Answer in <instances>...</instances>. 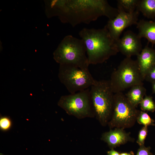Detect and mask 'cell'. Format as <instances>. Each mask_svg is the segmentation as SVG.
<instances>
[{"instance_id": "6da1fadb", "label": "cell", "mask_w": 155, "mask_h": 155, "mask_svg": "<svg viewBox=\"0 0 155 155\" xmlns=\"http://www.w3.org/2000/svg\"><path fill=\"white\" fill-rule=\"evenodd\" d=\"M45 9L48 17L57 16L62 22L73 27L81 23L89 24L102 16L112 20L119 13L105 0L47 1Z\"/></svg>"}, {"instance_id": "7a4b0ae2", "label": "cell", "mask_w": 155, "mask_h": 155, "mask_svg": "<svg viewBox=\"0 0 155 155\" xmlns=\"http://www.w3.org/2000/svg\"><path fill=\"white\" fill-rule=\"evenodd\" d=\"M79 34L85 44L89 65L102 63L118 52L106 26L98 29L84 28Z\"/></svg>"}, {"instance_id": "3957f363", "label": "cell", "mask_w": 155, "mask_h": 155, "mask_svg": "<svg viewBox=\"0 0 155 155\" xmlns=\"http://www.w3.org/2000/svg\"><path fill=\"white\" fill-rule=\"evenodd\" d=\"M83 40L71 35L66 36L53 53V59L60 65H71L88 69L89 64Z\"/></svg>"}, {"instance_id": "277c9868", "label": "cell", "mask_w": 155, "mask_h": 155, "mask_svg": "<svg viewBox=\"0 0 155 155\" xmlns=\"http://www.w3.org/2000/svg\"><path fill=\"white\" fill-rule=\"evenodd\" d=\"M90 89L95 115L100 124L106 126L111 117L114 101L109 81L96 80Z\"/></svg>"}, {"instance_id": "5b68a950", "label": "cell", "mask_w": 155, "mask_h": 155, "mask_svg": "<svg viewBox=\"0 0 155 155\" xmlns=\"http://www.w3.org/2000/svg\"><path fill=\"white\" fill-rule=\"evenodd\" d=\"M109 81L115 94L136 85H143L144 80L136 60L126 57L112 72Z\"/></svg>"}, {"instance_id": "8992f818", "label": "cell", "mask_w": 155, "mask_h": 155, "mask_svg": "<svg viewBox=\"0 0 155 155\" xmlns=\"http://www.w3.org/2000/svg\"><path fill=\"white\" fill-rule=\"evenodd\" d=\"M121 92L115 93L112 113L108 124L111 129L130 128L135 125L140 112Z\"/></svg>"}, {"instance_id": "52a82bcc", "label": "cell", "mask_w": 155, "mask_h": 155, "mask_svg": "<svg viewBox=\"0 0 155 155\" xmlns=\"http://www.w3.org/2000/svg\"><path fill=\"white\" fill-rule=\"evenodd\" d=\"M58 76L71 94L89 88L96 80L89 69H82L71 65H60Z\"/></svg>"}, {"instance_id": "ba28073f", "label": "cell", "mask_w": 155, "mask_h": 155, "mask_svg": "<svg viewBox=\"0 0 155 155\" xmlns=\"http://www.w3.org/2000/svg\"><path fill=\"white\" fill-rule=\"evenodd\" d=\"M89 88L61 96L58 105L69 115L78 119L95 115Z\"/></svg>"}, {"instance_id": "9c48e42d", "label": "cell", "mask_w": 155, "mask_h": 155, "mask_svg": "<svg viewBox=\"0 0 155 155\" xmlns=\"http://www.w3.org/2000/svg\"><path fill=\"white\" fill-rule=\"evenodd\" d=\"M118 10L119 13L117 16L113 19L109 20L105 26L111 36L116 42L120 38L121 34L125 28L137 24L140 13L137 9L132 13Z\"/></svg>"}, {"instance_id": "30bf717a", "label": "cell", "mask_w": 155, "mask_h": 155, "mask_svg": "<svg viewBox=\"0 0 155 155\" xmlns=\"http://www.w3.org/2000/svg\"><path fill=\"white\" fill-rule=\"evenodd\" d=\"M141 38L131 30L125 32L123 37L116 42L118 52L126 57L138 55L142 49Z\"/></svg>"}, {"instance_id": "8fae6325", "label": "cell", "mask_w": 155, "mask_h": 155, "mask_svg": "<svg viewBox=\"0 0 155 155\" xmlns=\"http://www.w3.org/2000/svg\"><path fill=\"white\" fill-rule=\"evenodd\" d=\"M124 129L115 128L103 133L101 139L106 142L111 149L134 140Z\"/></svg>"}, {"instance_id": "7c38bea8", "label": "cell", "mask_w": 155, "mask_h": 155, "mask_svg": "<svg viewBox=\"0 0 155 155\" xmlns=\"http://www.w3.org/2000/svg\"><path fill=\"white\" fill-rule=\"evenodd\" d=\"M148 44L137 56L136 60L144 80L148 71L155 64V49L149 46Z\"/></svg>"}, {"instance_id": "4fadbf2b", "label": "cell", "mask_w": 155, "mask_h": 155, "mask_svg": "<svg viewBox=\"0 0 155 155\" xmlns=\"http://www.w3.org/2000/svg\"><path fill=\"white\" fill-rule=\"evenodd\" d=\"M137 27L139 32L137 34L141 38H144L153 46L155 44V21L141 20L138 22Z\"/></svg>"}, {"instance_id": "5bb4252c", "label": "cell", "mask_w": 155, "mask_h": 155, "mask_svg": "<svg viewBox=\"0 0 155 155\" xmlns=\"http://www.w3.org/2000/svg\"><path fill=\"white\" fill-rule=\"evenodd\" d=\"M146 89L142 85H137L131 88L125 95L129 102L137 107L146 95Z\"/></svg>"}, {"instance_id": "9a60e30c", "label": "cell", "mask_w": 155, "mask_h": 155, "mask_svg": "<svg viewBox=\"0 0 155 155\" xmlns=\"http://www.w3.org/2000/svg\"><path fill=\"white\" fill-rule=\"evenodd\" d=\"M136 9L145 17L154 20L155 0H140Z\"/></svg>"}, {"instance_id": "2e32d148", "label": "cell", "mask_w": 155, "mask_h": 155, "mask_svg": "<svg viewBox=\"0 0 155 155\" xmlns=\"http://www.w3.org/2000/svg\"><path fill=\"white\" fill-rule=\"evenodd\" d=\"M140 0H118L117 8L128 13H132L137 9Z\"/></svg>"}, {"instance_id": "e0dca14e", "label": "cell", "mask_w": 155, "mask_h": 155, "mask_svg": "<svg viewBox=\"0 0 155 155\" xmlns=\"http://www.w3.org/2000/svg\"><path fill=\"white\" fill-rule=\"evenodd\" d=\"M140 104L141 110L144 111L153 112L155 111V103L151 96L146 95Z\"/></svg>"}, {"instance_id": "ac0fdd59", "label": "cell", "mask_w": 155, "mask_h": 155, "mask_svg": "<svg viewBox=\"0 0 155 155\" xmlns=\"http://www.w3.org/2000/svg\"><path fill=\"white\" fill-rule=\"evenodd\" d=\"M137 121L140 124L144 126L155 125L154 121L144 111H141L137 117Z\"/></svg>"}, {"instance_id": "d6986e66", "label": "cell", "mask_w": 155, "mask_h": 155, "mask_svg": "<svg viewBox=\"0 0 155 155\" xmlns=\"http://www.w3.org/2000/svg\"><path fill=\"white\" fill-rule=\"evenodd\" d=\"M148 132V127L145 126H143L139 131L136 142L140 146L144 145L145 140Z\"/></svg>"}, {"instance_id": "ffe728a7", "label": "cell", "mask_w": 155, "mask_h": 155, "mask_svg": "<svg viewBox=\"0 0 155 155\" xmlns=\"http://www.w3.org/2000/svg\"><path fill=\"white\" fill-rule=\"evenodd\" d=\"M11 122L10 118L7 117H2L0 119V128L3 131H7L11 126Z\"/></svg>"}, {"instance_id": "44dd1931", "label": "cell", "mask_w": 155, "mask_h": 155, "mask_svg": "<svg viewBox=\"0 0 155 155\" xmlns=\"http://www.w3.org/2000/svg\"><path fill=\"white\" fill-rule=\"evenodd\" d=\"M145 80L151 83L155 82V64L148 71L145 76Z\"/></svg>"}, {"instance_id": "7402d4cb", "label": "cell", "mask_w": 155, "mask_h": 155, "mask_svg": "<svg viewBox=\"0 0 155 155\" xmlns=\"http://www.w3.org/2000/svg\"><path fill=\"white\" fill-rule=\"evenodd\" d=\"M151 148L146 147L144 145L140 146L136 155H153L150 152Z\"/></svg>"}, {"instance_id": "603a6c76", "label": "cell", "mask_w": 155, "mask_h": 155, "mask_svg": "<svg viewBox=\"0 0 155 155\" xmlns=\"http://www.w3.org/2000/svg\"><path fill=\"white\" fill-rule=\"evenodd\" d=\"M107 155H120V154L118 152L112 149L107 152Z\"/></svg>"}, {"instance_id": "cb8c5ba5", "label": "cell", "mask_w": 155, "mask_h": 155, "mask_svg": "<svg viewBox=\"0 0 155 155\" xmlns=\"http://www.w3.org/2000/svg\"><path fill=\"white\" fill-rule=\"evenodd\" d=\"M133 152L131 151L129 152H123L120 154V155H134Z\"/></svg>"}, {"instance_id": "d4e9b609", "label": "cell", "mask_w": 155, "mask_h": 155, "mask_svg": "<svg viewBox=\"0 0 155 155\" xmlns=\"http://www.w3.org/2000/svg\"><path fill=\"white\" fill-rule=\"evenodd\" d=\"M152 92L155 94V82L152 83Z\"/></svg>"}]
</instances>
